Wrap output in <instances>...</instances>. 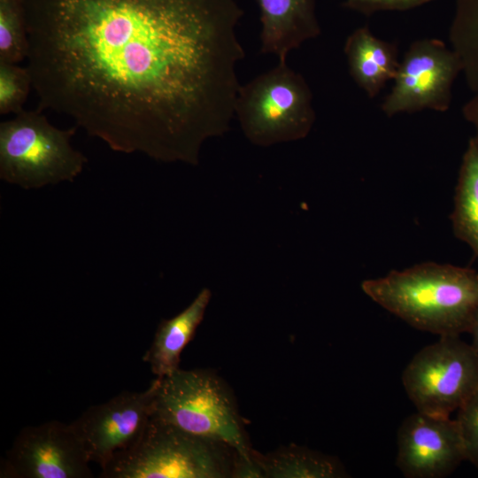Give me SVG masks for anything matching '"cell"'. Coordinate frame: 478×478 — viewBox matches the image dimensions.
Wrapping results in <instances>:
<instances>
[{
	"label": "cell",
	"mask_w": 478,
	"mask_h": 478,
	"mask_svg": "<svg viewBox=\"0 0 478 478\" xmlns=\"http://www.w3.org/2000/svg\"><path fill=\"white\" fill-rule=\"evenodd\" d=\"M265 478H341L347 473L340 460L305 446H281L258 453Z\"/></svg>",
	"instance_id": "cell-15"
},
{
	"label": "cell",
	"mask_w": 478,
	"mask_h": 478,
	"mask_svg": "<svg viewBox=\"0 0 478 478\" xmlns=\"http://www.w3.org/2000/svg\"><path fill=\"white\" fill-rule=\"evenodd\" d=\"M449 38L466 84L478 92V0H456Z\"/></svg>",
	"instance_id": "cell-17"
},
{
	"label": "cell",
	"mask_w": 478,
	"mask_h": 478,
	"mask_svg": "<svg viewBox=\"0 0 478 478\" xmlns=\"http://www.w3.org/2000/svg\"><path fill=\"white\" fill-rule=\"evenodd\" d=\"M151 415L185 432L224 442L243 456L255 451L232 390L210 370L179 368L159 378Z\"/></svg>",
	"instance_id": "cell-4"
},
{
	"label": "cell",
	"mask_w": 478,
	"mask_h": 478,
	"mask_svg": "<svg viewBox=\"0 0 478 478\" xmlns=\"http://www.w3.org/2000/svg\"><path fill=\"white\" fill-rule=\"evenodd\" d=\"M435 0H346L344 6L371 15L381 11H406Z\"/></svg>",
	"instance_id": "cell-21"
},
{
	"label": "cell",
	"mask_w": 478,
	"mask_h": 478,
	"mask_svg": "<svg viewBox=\"0 0 478 478\" xmlns=\"http://www.w3.org/2000/svg\"><path fill=\"white\" fill-rule=\"evenodd\" d=\"M41 108L123 153L196 166L230 128L244 58L235 0H30Z\"/></svg>",
	"instance_id": "cell-1"
},
{
	"label": "cell",
	"mask_w": 478,
	"mask_h": 478,
	"mask_svg": "<svg viewBox=\"0 0 478 478\" xmlns=\"http://www.w3.org/2000/svg\"><path fill=\"white\" fill-rule=\"evenodd\" d=\"M462 113L466 121H468L474 128V138L478 142V92L474 93V96L464 104Z\"/></svg>",
	"instance_id": "cell-23"
},
{
	"label": "cell",
	"mask_w": 478,
	"mask_h": 478,
	"mask_svg": "<svg viewBox=\"0 0 478 478\" xmlns=\"http://www.w3.org/2000/svg\"><path fill=\"white\" fill-rule=\"evenodd\" d=\"M235 117L251 143L269 147L306 137L316 114L312 90L303 75L287 61H278L240 86Z\"/></svg>",
	"instance_id": "cell-6"
},
{
	"label": "cell",
	"mask_w": 478,
	"mask_h": 478,
	"mask_svg": "<svg viewBox=\"0 0 478 478\" xmlns=\"http://www.w3.org/2000/svg\"><path fill=\"white\" fill-rule=\"evenodd\" d=\"M84 446L72 423L50 420L20 430L0 466L4 478H90Z\"/></svg>",
	"instance_id": "cell-9"
},
{
	"label": "cell",
	"mask_w": 478,
	"mask_h": 478,
	"mask_svg": "<svg viewBox=\"0 0 478 478\" xmlns=\"http://www.w3.org/2000/svg\"><path fill=\"white\" fill-rule=\"evenodd\" d=\"M260 9V51L286 62L290 51L316 38L321 30L315 0H258Z\"/></svg>",
	"instance_id": "cell-12"
},
{
	"label": "cell",
	"mask_w": 478,
	"mask_h": 478,
	"mask_svg": "<svg viewBox=\"0 0 478 478\" xmlns=\"http://www.w3.org/2000/svg\"><path fill=\"white\" fill-rule=\"evenodd\" d=\"M76 127L58 128L39 109L2 121L1 180L25 189L73 181L88 162L71 144Z\"/></svg>",
	"instance_id": "cell-5"
},
{
	"label": "cell",
	"mask_w": 478,
	"mask_h": 478,
	"mask_svg": "<svg viewBox=\"0 0 478 478\" xmlns=\"http://www.w3.org/2000/svg\"><path fill=\"white\" fill-rule=\"evenodd\" d=\"M451 219L455 235L478 258V142L474 137L462 158Z\"/></svg>",
	"instance_id": "cell-16"
},
{
	"label": "cell",
	"mask_w": 478,
	"mask_h": 478,
	"mask_svg": "<svg viewBox=\"0 0 478 478\" xmlns=\"http://www.w3.org/2000/svg\"><path fill=\"white\" fill-rule=\"evenodd\" d=\"M462 73V63L443 42L422 38L406 50L390 92L382 104L388 117L422 110L446 112L452 98V85Z\"/></svg>",
	"instance_id": "cell-8"
},
{
	"label": "cell",
	"mask_w": 478,
	"mask_h": 478,
	"mask_svg": "<svg viewBox=\"0 0 478 478\" xmlns=\"http://www.w3.org/2000/svg\"><path fill=\"white\" fill-rule=\"evenodd\" d=\"M236 451L151 415L142 436L101 468V478H227Z\"/></svg>",
	"instance_id": "cell-3"
},
{
	"label": "cell",
	"mask_w": 478,
	"mask_h": 478,
	"mask_svg": "<svg viewBox=\"0 0 478 478\" xmlns=\"http://www.w3.org/2000/svg\"><path fill=\"white\" fill-rule=\"evenodd\" d=\"M343 51L351 76L369 97L396 76L400 62L397 45L376 37L366 26L349 35Z\"/></svg>",
	"instance_id": "cell-13"
},
{
	"label": "cell",
	"mask_w": 478,
	"mask_h": 478,
	"mask_svg": "<svg viewBox=\"0 0 478 478\" xmlns=\"http://www.w3.org/2000/svg\"><path fill=\"white\" fill-rule=\"evenodd\" d=\"M468 333L471 335V344L478 351V309L474 316Z\"/></svg>",
	"instance_id": "cell-24"
},
{
	"label": "cell",
	"mask_w": 478,
	"mask_h": 478,
	"mask_svg": "<svg viewBox=\"0 0 478 478\" xmlns=\"http://www.w3.org/2000/svg\"><path fill=\"white\" fill-rule=\"evenodd\" d=\"M459 336H440L405 368L403 386L418 412L451 417L478 390V351Z\"/></svg>",
	"instance_id": "cell-7"
},
{
	"label": "cell",
	"mask_w": 478,
	"mask_h": 478,
	"mask_svg": "<svg viewBox=\"0 0 478 478\" xmlns=\"http://www.w3.org/2000/svg\"><path fill=\"white\" fill-rule=\"evenodd\" d=\"M28 50L27 18L23 19L16 0H1L0 62L17 64L27 59Z\"/></svg>",
	"instance_id": "cell-18"
},
{
	"label": "cell",
	"mask_w": 478,
	"mask_h": 478,
	"mask_svg": "<svg viewBox=\"0 0 478 478\" xmlns=\"http://www.w3.org/2000/svg\"><path fill=\"white\" fill-rule=\"evenodd\" d=\"M374 303L412 327L438 335L468 333L478 309V273L467 267L420 263L361 283Z\"/></svg>",
	"instance_id": "cell-2"
},
{
	"label": "cell",
	"mask_w": 478,
	"mask_h": 478,
	"mask_svg": "<svg viewBox=\"0 0 478 478\" xmlns=\"http://www.w3.org/2000/svg\"><path fill=\"white\" fill-rule=\"evenodd\" d=\"M211 297V290L204 288L180 313L160 322L143 358L156 377L163 378L180 368L181 351L203 320Z\"/></svg>",
	"instance_id": "cell-14"
},
{
	"label": "cell",
	"mask_w": 478,
	"mask_h": 478,
	"mask_svg": "<svg viewBox=\"0 0 478 478\" xmlns=\"http://www.w3.org/2000/svg\"><path fill=\"white\" fill-rule=\"evenodd\" d=\"M463 461L465 449L455 419L417 411L399 427L396 465L405 477H446Z\"/></svg>",
	"instance_id": "cell-11"
},
{
	"label": "cell",
	"mask_w": 478,
	"mask_h": 478,
	"mask_svg": "<svg viewBox=\"0 0 478 478\" xmlns=\"http://www.w3.org/2000/svg\"><path fill=\"white\" fill-rule=\"evenodd\" d=\"M33 79L28 67L0 62V113H18L23 109Z\"/></svg>",
	"instance_id": "cell-19"
},
{
	"label": "cell",
	"mask_w": 478,
	"mask_h": 478,
	"mask_svg": "<svg viewBox=\"0 0 478 478\" xmlns=\"http://www.w3.org/2000/svg\"><path fill=\"white\" fill-rule=\"evenodd\" d=\"M466 461L478 469V390L457 410Z\"/></svg>",
	"instance_id": "cell-20"
},
{
	"label": "cell",
	"mask_w": 478,
	"mask_h": 478,
	"mask_svg": "<svg viewBox=\"0 0 478 478\" xmlns=\"http://www.w3.org/2000/svg\"><path fill=\"white\" fill-rule=\"evenodd\" d=\"M159 378L141 392L123 391L88 408L72 422L90 462L102 468L142 436L151 417Z\"/></svg>",
	"instance_id": "cell-10"
},
{
	"label": "cell",
	"mask_w": 478,
	"mask_h": 478,
	"mask_svg": "<svg viewBox=\"0 0 478 478\" xmlns=\"http://www.w3.org/2000/svg\"><path fill=\"white\" fill-rule=\"evenodd\" d=\"M258 453L255 451L251 456L246 457L236 452L231 478H265Z\"/></svg>",
	"instance_id": "cell-22"
}]
</instances>
